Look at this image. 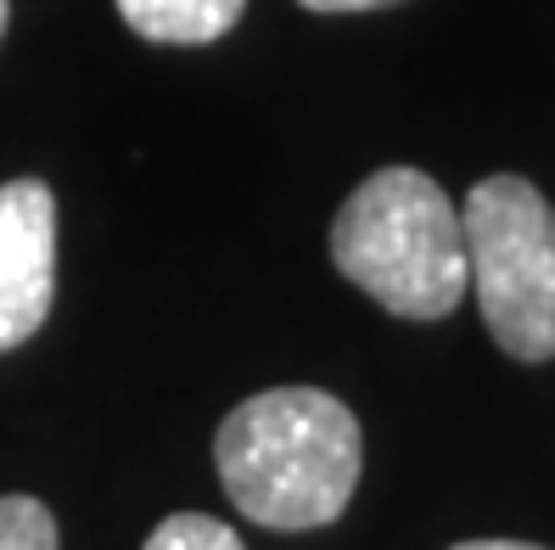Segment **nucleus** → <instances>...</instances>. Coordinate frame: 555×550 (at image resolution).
<instances>
[{"label": "nucleus", "mask_w": 555, "mask_h": 550, "mask_svg": "<svg viewBox=\"0 0 555 550\" xmlns=\"http://www.w3.org/2000/svg\"><path fill=\"white\" fill-rule=\"evenodd\" d=\"M309 12H325V17H343V12H382V7H399V0H298Z\"/></svg>", "instance_id": "8"}, {"label": "nucleus", "mask_w": 555, "mask_h": 550, "mask_svg": "<svg viewBox=\"0 0 555 550\" xmlns=\"http://www.w3.org/2000/svg\"><path fill=\"white\" fill-rule=\"evenodd\" d=\"M56 298V197L40 175L0 186V354L46 327Z\"/></svg>", "instance_id": "4"}, {"label": "nucleus", "mask_w": 555, "mask_h": 550, "mask_svg": "<svg viewBox=\"0 0 555 550\" xmlns=\"http://www.w3.org/2000/svg\"><path fill=\"white\" fill-rule=\"evenodd\" d=\"M0 550H56V516L35 495H0Z\"/></svg>", "instance_id": "7"}, {"label": "nucleus", "mask_w": 555, "mask_h": 550, "mask_svg": "<svg viewBox=\"0 0 555 550\" xmlns=\"http://www.w3.org/2000/svg\"><path fill=\"white\" fill-rule=\"evenodd\" d=\"M129 35L152 46H214L242 23L247 0H113Z\"/></svg>", "instance_id": "5"}, {"label": "nucleus", "mask_w": 555, "mask_h": 550, "mask_svg": "<svg viewBox=\"0 0 555 550\" xmlns=\"http://www.w3.org/2000/svg\"><path fill=\"white\" fill-rule=\"evenodd\" d=\"M449 550H544V545H521V539H466V545H449Z\"/></svg>", "instance_id": "9"}, {"label": "nucleus", "mask_w": 555, "mask_h": 550, "mask_svg": "<svg viewBox=\"0 0 555 550\" xmlns=\"http://www.w3.org/2000/svg\"><path fill=\"white\" fill-rule=\"evenodd\" d=\"M214 466L247 523L304 534L348 511L365 438L353 410L325 387H264L219 422Z\"/></svg>", "instance_id": "1"}, {"label": "nucleus", "mask_w": 555, "mask_h": 550, "mask_svg": "<svg viewBox=\"0 0 555 550\" xmlns=\"http://www.w3.org/2000/svg\"><path fill=\"white\" fill-rule=\"evenodd\" d=\"M141 550H247L242 534L219 516H203V511H175L152 528V539Z\"/></svg>", "instance_id": "6"}, {"label": "nucleus", "mask_w": 555, "mask_h": 550, "mask_svg": "<svg viewBox=\"0 0 555 550\" xmlns=\"http://www.w3.org/2000/svg\"><path fill=\"white\" fill-rule=\"evenodd\" d=\"M332 265L399 320H443L466 298V236L454 197L410 164L365 175L332 219Z\"/></svg>", "instance_id": "2"}, {"label": "nucleus", "mask_w": 555, "mask_h": 550, "mask_svg": "<svg viewBox=\"0 0 555 550\" xmlns=\"http://www.w3.org/2000/svg\"><path fill=\"white\" fill-rule=\"evenodd\" d=\"M477 309L511 360H555V203L521 175H488L461 208Z\"/></svg>", "instance_id": "3"}, {"label": "nucleus", "mask_w": 555, "mask_h": 550, "mask_svg": "<svg viewBox=\"0 0 555 550\" xmlns=\"http://www.w3.org/2000/svg\"><path fill=\"white\" fill-rule=\"evenodd\" d=\"M7 23H12V0H0V40H7Z\"/></svg>", "instance_id": "10"}]
</instances>
